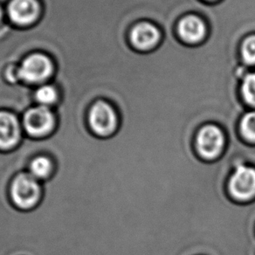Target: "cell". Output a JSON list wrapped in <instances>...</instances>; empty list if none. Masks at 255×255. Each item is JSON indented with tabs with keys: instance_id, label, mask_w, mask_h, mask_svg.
<instances>
[{
	"instance_id": "1",
	"label": "cell",
	"mask_w": 255,
	"mask_h": 255,
	"mask_svg": "<svg viewBox=\"0 0 255 255\" xmlns=\"http://www.w3.org/2000/svg\"><path fill=\"white\" fill-rule=\"evenodd\" d=\"M231 199L238 203H249L255 199V151L241 156L234 164L227 182Z\"/></svg>"
},
{
	"instance_id": "2",
	"label": "cell",
	"mask_w": 255,
	"mask_h": 255,
	"mask_svg": "<svg viewBox=\"0 0 255 255\" xmlns=\"http://www.w3.org/2000/svg\"><path fill=\"white\" fill-rule=\"evenodd\" d=\"M12 205L21 211H31L39 206L43 198V184L27 170L16 175L9 186Z\"/></svg>"
},
{
	"instance_id": "3",
	"label": "cell",
	"mask_w": 255,
	"mask_h": 255,
	"mask_svg": "<svg viewBox=\"0 0 255 255\" xmlns=\"http://www.w3.org/2000/svg\"><path fill=\"white\" fill-rule=\"evenodd\" d=\"M227 144V134L219 124H205L199 128L196 134V152L201 159L207 162L220 159L225 152Z\"/></svg>"
},
{
	"instance_id": "4",
	"label": "cell",
	"mask_w": 255,
	"mask_h": 255,
	"mask_svg": "<svg viewBox=\"0 0 255 255\" xmlns=\"http://www.w3.org/2000/svg\"><path fill=\"white\" fill-rule=\"evenodd\" d=\"M22 127L26 136L32 139L48 138L56 130V117L49 108L34 107L25 111Z\"/></svg>"
},
{
	"instance_id": "5",
	"label": "cell",
	"mask_w": 255,
	"mask_h": 255,
	"mask_svg": "<svg viewBox=\"0 0 255 255\" xmlns=\"http://www.w3.org/2000/svg\"><path fill=\"white\" fill-rule=\"evenodd\" d=\"M86 122L89 130L99 138L113 136L120 126L116 110L104 101H98L90 108Z\"/></svg>"
},
{
	"instance_id": "6",
	"label": "cell",
	"mask_w": 255,
	"mask_h": 255,
	"mask_svg": "<svg viewBox=\"0 0 255 255\" xmlns=\"http://www.w3.org/2000/svg\"><path fill=\"white\" fill-rule=\"evenodd\" d=\"M25 135L17 115L0 110V151L10 152L17 149Z\"/></svg>"
},
{
	"instance_id": "7",
	"label": "cell",
	"mask_w": 255,
	"mask_h": 255,
	"mask_svg": "<svg viewBox=\"0 0 255 255\" xmlns=\"http://www.w3.org/2000/svg\"><path fill=\"white\" fill-rule=\"evenodd\" d=\"M52 70L53 66L47 57L42 54H32L24 60L18 70V75L26 82L37 83L48 78Z\"/></svg>"
},
{
	"instance_id": "8",
	"label": "cell",
	"mask_w": 255,
	"mask_h": 255,
	"mask_svg": "<svg viewBox=\"0 0 255 255\" xmlns=\"http://www.w3.org/2000/svg\"><path fill=\"white\" fill-rule=\"evenodd\" d=\"M11 20L18 25H29L39 14V4L36 0H12L9 4Z\"/></svg>"
},
{
	"instance_id": "9",
	"label": "cell",
	"mask_w": 255,
	"mask_h": 255,
	"mask_svg": "<svg viewBox=\"0 0 255 255\" xmlns=\"http://www.w3.org/2000/svg\"><path fill=\"white\" fill-rule=\"evenodd\" d=\"M55 170L56 163L53 156L48 154H39L31 159L27 171L42 183L52 178Z\"/></svg>"
},
{
	"instance_id": "10",
	"label": "cell",
	"mask_w": 255,
	"mask_h": 255,
	"mask_svg": "<svg viewBox=\"0 0 255 255\" xmlns=\"http://www.w3.org/2000/svg\"><path fill=\"white\" fill-rule=\"evenodd\" d=\"M158 31L155 28V26L147 23L140 24L132 31V42L141 49H147L154 46L158 40Z\"/></svg>"
},
{
	"instance_id": "11",
	"label": "cell",
	"mask_w": 255,
	"mask_h": 255,
	"mask_svg": "<svg viewBox=\"0 0 255 255\" xmlns=\"http://www.w3.org/2000/svg\"><path fill=\"white\" fill-rule=\"evenodd\" d=\"M205 32L206 28L203 22L194 16L184 18L179 24L180 35L183 37V39L190 42L199 41L205 35Z\"/></svg>"
},
{
	"instance_id": "12",
	"label": "cell",
	"mask_w": 255,
	"mask_h": 255,
	"mask_svg": "<svg viewBox=\"0 0 255 255\" xmlns=\"http://www.w3.org/2000/svg\"><path fill=\"white\" fill-rule=\"evenodd\" d=\"M239 132L245 142L255 145V111L242 115L239 123Z\"/></svg>"
},
{
	"instance_id": "13",
	"label": "cell",
	"mask_w": 255,
	"mask_h": 255,
	"mask_svg": "<svg viewBox=\"0 0 255 255\" xmlns=\"http://www.w3.org/2000/svg\"><path fill=\"white\" fill-rule=\"evenodd\" d=\"M35 98L39 103V106L49 108L56 103L58 95L56 90L51 86H44L37 90Z\"/></svg>"
},
{
	"instance_id": "14",
	"label": "cell",
	"mask_w": 255,
	"mask_h": 255,
	"mask_svg": "<svg viewBox=\"0 0 255 255\" xmlns=\"http://www.w3.org/2000/svg\"><path fill=\"white\" fill-rule=\"evenodd\" d=\"M242 93L246 103L255 108V74L248 75L244 79Z\"/></svg>"
},
{
	"instance_id": "15",
	"label": "cell",
	"mask_w": 255,
	"mask_h": 255,
	"mask_svg": "<svg viewBox=\"0 0 255 255\" xmlns=\"http://www.w3.org/2000/svg\"><path fill=\"white\" fill-rule=\"evenodd\" d=\"M242 53L247 63H255V36L248 38L245 41L242 48Z\"/></svg>"
},
{
	"instance_id": "16",
	"label": "cell",
	"mask_w": 255,
	"mask_h": 255,
	"mask_svg": "<svg viewBox=\"0 0 255 255\" xmlns=\"http://www.w3.org/2000/svg\"><path fill=\"white\" fill-rule=\"evenodd\" d=\"M2 20V11H1V8H0V22Z\"/></svg>"
}]
</instances>
